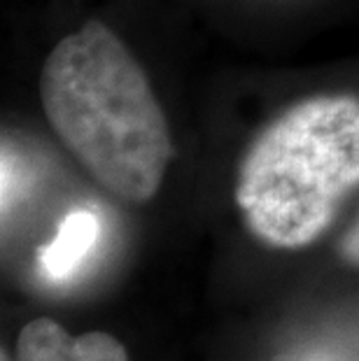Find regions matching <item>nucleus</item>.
I'll use <instances>...</instances> for the list:
<instances>
[{
  "label": "nucleus",
  "instance_id": "423d86ee",
  "mask_svg": "<svg viewBox=\"0 0 359 361\" xmlns=\"http://www.w3.org/2000/svg\"><path fill=\"white\" fill-rule=\"evenodd\" d=\"M0 361H7V357H5V355H3V359H0Z\"/></svg>",
  "mask_w": 359,
  "mask_h": 361
},
{
  "label": "nucleus",
  "instance_id": "f03ea898",
  "mask_svg": "<svg viewBox=\"0 0 359 361\" xmlns=\"http://www.w3.org/2000/svg\"><path fill=\"white\" fill-rule=\"evenodd\" d=\"M359 189V96L320 94L289 105L250 142L236 178L245 224L271 247L299 250Z\"/></svg>",
  "mask_w": 359,
  "mask_h": 361
},
{
  "label": "nucleus",
  "instance_id": "39448f33",
  "mask_svg": "<svg viewBox=\"0 0 359 361\" xmlns=\"http://www.w3.org/2000/svg\"><path fill=\"white\" fill-rule=\"evenodd\" d=\"M341 252H343V257L350 261V264L359 266V219L353 224V228L346 233V238H343Z\"/></svg>",
  "mask_w": 359,
  "mask_h": 361
},
{
  "label": "nucleus",
  "instance_id": "20e7f679",
  "mask_svg": "<svg viewBox=\"0 0 359 361\" xmlns=\"http://www.w3.org/2000/svg\"><path fill=\"white\" fill-rule=\"evenodd\" d=\"M98 233H101V224L94 212L73 210L61 221L54 240L42 250V271L51 280H66L96 245Z\"/></svg>",
  "mask_w": 359,
  "mask_h": 361
},
{
  "label": "nucleus",
  "instance_id": "7ed1b4c3",
  "mask_svg": "<svg viewBox=\"0 0 359 361\" xmlns=\"http://www.w3.org/2000/svg\"><path fill=\"white\" fill-rule=\"evenodd\" d=\"M17 361H126V350L110 334L71 336L54 319L40 317L21 329Z\"/></svg>",
  "mask_w": 359,
  "mask_h": 361
},
{
  "label": "nucleus",
  "instance_id": "f257e3e1",
  "mask_svg": "<svg viewBox=\"0 0 359 361\" xmlns=\"http://www.w3.org/2000/svg\"><path fill=\"white\" fill-rule=\"evenodd\" d=\"M40 103L66 149L128 203L157 194L175 154L162 103L133 51L103 21L61 37L40 73Z\"/></svg>",
  "mask_w": 359,
  "mask_h": 361
}]
</instances>
